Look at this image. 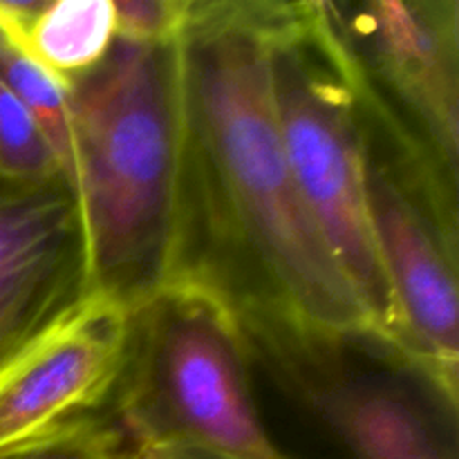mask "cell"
I'll use <instances>...</instances> for the list:
<instances>
[{
	"instance_id": "obj_1",
	"label": "cell",
	"mask_w": 459,
	"mask_h": 459,
	"mask_svg": "<svg viewBox=\"0 0 459 459\" xmlns=\"http://www.w3.org/2000/svg\"><path fill=\"white\" fill-rule=\"evenodd\" d=\"M179 54L186 121L179 273L215 287L247 330L377 343L282 148L269 3L191 0Z\"/></svg>"
},
{
	"instance_id": "obj_2",
	"label": "cell",
	"mask_w": 459,
	"mask_h": 459,
	"mask_svg": "<svg viewBox=\"0 0 459 459\" xmlns=\"http://www.w3.org/2000/svg\"><path fill=\"white\" fill-rule=\"evenodd\" d=\"M70 191L88 291L134 312L182 267L184 83L179 39H115L101 63L67 81Z\"/></svg>"
},
{
	"instance_id": "obj_3",
	"label": "cell",
	"mask_w": 459,
	"mask_h": 459,
	"mask_svg": "<svg viewBox=\"0 0 459 459\" xmlns=\"http://www.w3.org/2000/svg\"><path fill=\"white\" fill-rule=\"evenodd\" d=\"M269 79L305 209L370 316L377 343L402 357L368 202L361 88L330 4L269 3Z\"/></svg>"
},
{
	"instance_id": "obj_4",
	"label": "cell",
	"mask_w": 459,
	"mask_h": 459,
	"mask_svg": "<svg viewBox=\"0 0 459 459\" xmlns=\"http://www.w3.org/2000/svg\"><path fill=\"white\" fill-rule=\"evenodd\" d=\"M240 314L188 273L139 305L115 397L121 439L148 451L290 459L269 437L249 379Z\"/></svg>"
},
{
	"instance_id": "obj_5",
	"label": "cell",
	"mask_w": 459,
	"mask_h": 459,
	"mask_svg": "<svg viewBox=\"0 0 459 459\" xmlns=\"http://www.w3.org/2000/svg\"><path fill=\"white\" fill-rule=\"evenodd\" d=\"M330 12L368 110L406 155L457 195V0H368L330 4Z\"/></svg>"
},
{
	"instance_id": "obj_6",
	"label": "cell",
	"mask_w": 459,
	"mask_h": 459,
	"mask_svg": "<svg viewBox=\"0 0 459 459\" xmlns=\"http://www.w3.org/2000/svg\"><path fill=\"white\" fill-rule=\"evenodd\" d=\"M368 202L403 361L457 406V202L408 157L381 160L370 139Z\"/></svg>"
},
{
	"instance_id": "obj_7",
	"label": "cell",
	"mask_w": 459,
	"mask_h": 459,
	"mask_svg": "<svg viewBox=\"0 0 459 459\" xmlns=\"http://www.w3.org/2000/svg\"><path fill=\"white\" fill-rule=\"evenodd\" d=\"M133 312L85 291L0 363V453L101 421L115 402Z\"/></svg>"
},
{
	"instance_id": "obj_8",
	"label": "cell",
	"mask_w": 459,
	"mask_h": 459,
	"mask_svg": "<svg viewBox=\"0 0 459 459\" xmlns=\"http://www.w3.org/2000/svg\"><path fill=\"white\" fill-rule=\"evenodd\" d=\"M309 411L354 459H457L455 433L406 385V377L370 375L343 361L359 341H321L245 332Z\"/></svg>"
},
{
	"instance_id": "obj_9",
	"label": "cell",
	"mask_w": 459,
	"mask_h": 459,
	"mask_svg": "<svg viewBox=\"0 0 459 459\" xmlns=\"http://www.w3.org/2000/svg\"><path fill=\"white\" fill-rule=\"evenodd\" d=\"M88 291L65 179H0V363Z\"/></svg>"
},
{
	"instance_id": "obj_10",
	"label": "cell",
	"mask_w": 459,
	"mask_h": 459,
	"mask_svg": "<svg viewBox=\"0 0 459 459\" xmlns=\"http://www.w3.org/2000/svg\"><path fill=\"white\" fill-rule=\"evenodd\" d=\"M117 39L112 0H45L18 43L61 79L92 70Z\"/></svg>"
},
{
	"instance_id": "obj_11",
	"label": "cell",
	"mask_w": 459,
	"mask_h": 459,
	"mask_svg": "<svg viewBox=\"0 0 459 459\" xmlns=\"http://www.w3.org/2000/svg\"><path fill=\"white\" fill-rule=\"evenodd\" d=\"M0 79L31 112L61 166L63 179L70 186L72 133L67 81L40 65L34 56L22 52L3 34H0Z\"/></svg>"
},
{
	"instance_id": "obj_12",
	"label": "cell",
	"mask_w": 459,
	"mask_h": 459,
	"mask_svg": "<svg viewBox=\"0 0 459 459\" xmlns=\"http://www.w3.org/2000/svg\"><path fill=\"white\" fill-rule=\"evenodd\" d=\"M61 178V166L31 112L0 79V179L39 184Z\"/></svg>"
},
{
	"instance_id": "obj_13",
	"label": "cell",
	"mask_w": 459,
	"mask_h": 459,
	"mask_svg": "<svg viewBox=\"0 0 459 459\" xmlns=\"http://www.w3.org/2000/svg\"><path fill=\"white\" fill-rule=\"evenodd\" d=\"M115 4L117 39L133 43H169L186 25L191 0H119Z\"/></svg>"
},
{
	"instance_id": "obj_14",
	"label": "cell",
	"mask_w": 459,
	"mask_h": 459,
	"mask_svg": "<svg viewBox=\"0 0 459 459\" xmlns=\"http://www.w3.org/2000/svg\"><path fill=\"white\" fill-rule=\"evenodd\" d=\"M124 444L115 424L92 421L81 429L0 453V459H110Z\"/></svg>"
},
{
	"instance_id": "obj_15",
	"label": "cell",
	"mask_w": 459,
	"mask_h": 459,
	"mask_svg": "<svg viewBox=\"0 0 459 459\" xmlns=\"http://www.w3.org/2000/svg\"><path fill=\"white\" fill-rule=\"evenodd\" d=\"M110 459H170L166 457L164 453H157V451H148V448H139L133 446V444H121L117 448V453Z\"/></svg>"
},
{
	"instance_id": "obj_16",
	"label": "cell",
	"mask_w": 459,
	"mask_h": 459,
	"mask_svg": "<svg viewBox=\"0 0 459 459\" xmlns=\"http://www.w3.org/2000/svg\"><path fill=\"white\" fill-rule=\"evenodd\" d=\"M157 453H164V455L170 459H220V457L204 455V453H195V451H157Z\"/></svg>"
}]
</instances>
